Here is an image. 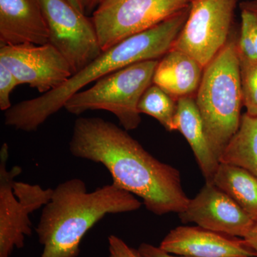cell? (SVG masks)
Here are the masks:
<instances>
[{
  "label": "cell",
  "instance_id": "obj_20",
  "mask_svg": "<svg viewBox=\"0 0 257 257\" xmlns=\"http://www.w3.org/2000/svg\"><path fill=\"white\" fill-rule=\"evenodd\" d=\"M20 85L9 69L0 64V109L8 111L13 105L10 101V94L15 87Z\"/></svg>",
  "mask_w": 257,
  "mask_h": 257
},
{
  "label": "cell",
  "instance_id": "obj_21",
  "mask_svg": "<svg viewBox=\"0 0 257 257\" xmlns=\"http://www.w3.org/2000/svg\"><path fill=\"white\" fill-rule=\"evenodd\" d=\"M108 241L109 257H143L138 249L128 246L122 239L115 235H110Z\"/></svg>",
  "mask_w": 257,
  "mask_h": 257
},
{
  "label": "cell",
  "instance_id": "obj_22",
  "mask_svg": "<svg viewBox=\"0 0 257 257\" xmlns=\"http://www.w3.org/2000/svg\"><path fill=\"white\" fill-rule=\"evenodd\" d=\"M241 18L247 23L252 38L257 60V14L248 10H241Z\"/></svg>",
  "mask_w": 257,
  "mask_h": 257
},
{
  "label": "cell",
  "instance_id": "obj_11",
  "mask_svg": "<svg viewBox=\"0 0 257 257\" xmlns=\"http://www.w3.org/2000/svg\"><path fill=\"white\" fill-rule=\"evenodd\" d=\"M178 216L184 224L195 223L204 229L242 239L255 223L229 195L209 182L189 199Z\"/></svg>",
  "mask_w": 257,
  "mask_h": 257
},
{
  "label": "cell",
  "instance_id": "obj_25",
  "mask_svg": "<svg viewBox=\"0 0 257 257\" xmlns=\"http://www.w3.org/2000/svg\"><path fill=\"white\" fill-rule=\"evenodd\" d=\"M239 8L241 10H248L257 14V0H247L240 3Z\"/></svg>",
  "mask_w": 257,
  "mask_h": 257
},
{
  "label": "cell",
  "instance_id": "obj_27",
  "mask_svg": "<svg viewBox=\"0 0 257 257\" xmlns=\"http://www.w3.org/2000/svg\"><path fill=\"white\" fill-rule=\"evenodd\" d=\"M102 0H87L86 13H92L96 9Z\"/></svg>",
  "mask_w": 257,
  "mask_h": 257
},
{
  "label": "cell",
  "instance_id": "obj_15",
  "mask_svg": "<svg viewBox=\"0 0 257 257\" xmlns=\"http://www.w3.org/2000/svg\"><path fill=\"white\" fill-rule=\"evenodd\" d=\"M204 67L182 51L172 48L159 60L153 83L178 100L196 94Z\"/></svg>",
  "mask_w": 257,
  "mask_h": 257
},
{
  "label": "cell",
  "instance_id": "obj_7",
  "mask_svg": "<svg viewBox=\"0 0 257 257\" xmlns=\"http://www.w3.org/2000/svg\"><path fill=\"white\" fill-rule=\"evenodd\" d=\"M192 0H102L93 12L101 50L146 31L190 5Z\"/></svg>",
  "mask_w": 257,
  "mask_h": 257
},
{
  "label": "cell",
  "instance_id": "obj_19",
  "mask_svg": "<svg viewBox=\"0 0 257 257\" xmlns=\"http://www.w3.org/2000/svg\"><path fill=\"white\" fill-rule=\"evenodd\" d=\"M239 65L243 105L246 113L257 116V60H239Z\"/></svg>",
  "mask_w": 257,
  "mask_h": 257
},
{
  "label": "cell",
  "instance_id": "obj_14",
  "mask_svg": "<svg viewBox=\"0 0 257 257\" xmlns=\"http://www.w3.org/2000/svg\"><path fill=\"white\" fill-rule=\"evenodd\" d=\"M172 128L179 131L188 142L206 182L212 183L220 162L208 141L202 116L192 96L177 100Z\"/></svg>",
  "mask_w": 257,
  "mask_h": 257
},
{
  "label": "cell",
  "instance_id": "obj_24",
  "mask_svg": "<svg viewBox=\"0 0 257 257\" xmlns=\"http://www.w3.org/2000/svg\"><path fill=\"white\" fill-rule=\"evenodd\" d=\"M243 239L253 248L257 257V221H255L254 224Z\"/></svg>",
  "mask_w": 257,
  "mask_h": 257
},
{
  "label": "cell",
  "instance_id": "obj_2",
  "mask_svg": "<svg viewBox=\"0 0 257 257\" xmlns=\"http://www.w3.org/2000/svg\"><path fill=\"white\" fill-rule=\"evenodd\" d=\"M189 11L190 5L156 26L103 51L57 89L12 106L5 111V124L26 133L35 132L88 84L131 64L162 59L173 47Z\"/></svg>",
  "mask_w": 257,
  "mask_h": 257
},
{
  "label": "cell",
  "instance_id": "obj_13",
  "mask_svg": "<svg viewBox=\"0 0 257 257\" xmlns=\"http://www.w3.org/2000/svg\"><path fill=\"white\" fill-rule=\"evenodd\" d=\"M50 34L40 0H0V45H45Z\"/></svg>",
  "mask_w": 257,
  "mask_h": 257
},
{
  "label": "cell",
  "instance_id": "obj_23",
  "mask_svg": "<svg viewBox=\"0 0 257 257\" xmlns=\"http://www.w3.org/2000/svg\"><path fill=\"white\" fill-rule=\"evenodd\" d=\"M138 251L143 257H187L177 256V255H172L171 253L166 252L163 250L161 249L160 246H154L150 243H143L139 246Z\"/></svg>",
  "mask_w": 257,
  "mask_h": 257
},
{
  "label": "cell",
  "instance_id": "obj_9",
  "mask_svg": "<svg viewBox=\"0 0 257 257\" xmlns=\"http://www.w3.org/2000/svg\"><path fill=\"white\" fill-rule=\"evenodd\" d=\"M40 1L48 26L49 42L69 62L72 73H77L102 52L92 19L67 0Z\"/></svg>",
  "mask_w": 257,
  "mask_h": 257
},
{
  "label": "cell",
  "instance_id": "obj_17",
  "mask_svg": "<svg viewBox=\"0 0 257 257\" xmlns=\"http://www.w3.org/2000/svg\"><path fill=\"white\" fill-rule=\"evenodd\" d=\"M219 160L220 163L241 167L257 177V116L241 115L237 132Z\"/></svg>",
  "mask_w": 257,
  "mask_h": 257
},
{
  "label": "cell",
  "instance_id": "obj_5",
  "mask_svg": "<svg viewBox=\"0 0 257 257\" xmlns=\"http://www.w3.org/2000/svg\"><path fill=\"white\" fill-rule=\"evenodd\" d=\"M158 62L143 61L101 77L89 89L71 96L63 108L74 115L87 111H108L117 118L125 130H135L141 123L139 102L153 83Z\"/></svg>",
  "mask_w": 257,
  "mask_h": 257
},
{
  "label": "cell",
  "instance_id": "obj_26",
  "mask_svg": "<svg viewBox=\"0 0 257 257\" xmlns=\"http://www.w3.org/2000/svg\"><path fill=\"white\" fill-rule=\"evenodd\" d=\"M76 10H78L82 14L86 15L87 0H67Z\"/></svg>",
  "mask_w": 257,
  "mask_h": 257
},
{
  "label": "cell",
  "instance_id": "obj_4",
  "mask_svg": "<svg viewBox=\"0 0 257 257\" xmlns=\"http://www.w3.org/2000/svg\"><path fill=\"white\" fill-rule=\"evenodd\" d=\"M236 33L204 68L194 98L211 148L219 157L241 122L242 90Z\"/></svg>",
  "mask_w": 257,
  "mask_h": 257
},
{
  "label": "cell",
  "instance_id": "obj_16",
  "mask_svg": "<svg viewBox=\"0 0 257 257\" xmlns=\"http://www.w3.org/2000/svg\"><path fill=\"white\" fill-rule=\"evenodd\" d=\"M212 184L257 221V177L241 167L220 163Z\"/></svg>",
  "mask_w": 257,
  "mask_h": 257
},
{
  "label": "cell",
  "instance_id": "obj_1",
  "mask_svg": "<svg viewBox=\"0 0 257 257\" xmlns=\"http://www.w3.org/2000/svg\"><path fill=\"white\" fill-rule=\"evenodd\" d=\"M69 148L74 157L101 164L113 184L141 198L147 210L156 215L179 214L188 204L179 171L152 156L114 123L99 117L78 118Z\"/></svg>",
  "mask_w": 257,
  "mask_h": 257
},
{
  "label": "cell",
  "instance_id": "obj_18",
  "mask_svg": "<svg viewBox=\"0 0 257 257\" xmlns=\"http://www.w3.org/2000/svg\"><path fill=\"white\" fill-rule=\"evenodd\" d=\"M177 100L152 83L140 99L138 111L156 119L169 132L173 131Z\"/></svg>",
  "mask_w": 257,
  "mask_h": 257
},
{
  "label": "cell",
  "instance_id": "obj_8",
  "mask_svg": "<svg viewBox=\"0 0 257 257\" xmlns=\"http://www.w3.org/2000/svg\"><path fill=\"white\" fill-rule=\"evenodd\" d=\"M239 0H192L190 11L172 48L182 51L205 67L232 33Z\"/></svg>",
  "mask_w": 257,
  "mask_h": 257
},
{
  "label": "cell",
  "instance_id": "obj_10",
  "mask_svg": "<svg viewBox=\"0 0 257 257\" xmlns=\"http://www.w3.org/2000/svg\"><path fill=\"white\" fill-rule=\"evenodd\" d=\"M0 64L20 84H28L43 94L61 87L73 75L69 62L50 42L0 46Z\"/></svg>",
  "mask_w": 257,
  "mask_h": 257
},
{
  "label": "cell",
  "instance_id": "obj_3",
  "mask_svg": "<svg viewBox=\"0 0 257 257\" xmlns=\"http://www.w3.org/2000/svg\"><path fill=\"white\" fill-rule=\"evenodd\" d=\"M143 203L114 184L87 192L84 181L69 179L54 189L36 227L40 257H77L86 233L106 214L138 210Z\"/></svg>",
  "mask_w": 257,
  "mask_h": 257
},
{
  "label": "cell",
  "instance_id": "obj_12",
  "mask_svg": "<svg viewBox=\"0 0 257 257\" xmlns=\"http://www.w3.org/2000/svg\"><path fill=\"white\" fill-rule=\"evenodd\" d=\"M166 252L187 257H254L256 253L243 239L200 226H179L160 243Z\"/></svg>",
  "mask_w": 257,
  "mask_h": 257
},
{
  "label": "cell",
  "instance_id": "obj_6",
  "mask_svg": "<svg viewBox=\"0 0 257 257\" xmlns=\"http://www.w3.org/2000/svg\"><path fill=\"white\" fill-rule=\"evenodd\" d=\"M9 147L0 150V257H10L15 248H23L25 236L32 234L30 214L50 202L54 189L15 181L23 172L15 166L7 169Z\"/></svg>",
  "mask_w": 257,
  "mask_h": 257
}]
</instances>
